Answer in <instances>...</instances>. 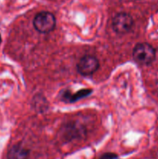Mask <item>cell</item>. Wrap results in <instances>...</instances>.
Wrapping results in <instances>:
<instances>
[{
  "mask_svg": "<svg viewBox=\"0 0 158 159\" xmlns=\"http://www.w3.org/2000/svg\"><path fill=\"white\" fill-rule=\"evenodd\" d=\"M133 57L139 65H149L155 60L156 51L150 43H139L133 48Z\"/></svg>",
  "mask_w": 158,
  "mask_h": 159,
  "instance_id": "cell-1",
  "label": "cell"
},
{
  "mask_svg": "<svg viewBox=\"0 0 158 159\" xmlns=\"http://www.w3.org/2000/svg\"><path fill=\"white\" fill-rule=\"evenodd\" d=\"M33 26L40 34H48L56 26V18L50 12H40L36 15L33 20Z\"/></svg>",
  "mask_w": 158,
  "mask_h": 159,
  "instance_id": "cell-2",
  "label": "cell"
},
{
  "mask_svg": "<svg viewBox=\"0 0 158 159\" xmlns=\"http://www.w3.org/2000/svg\"><path fill=\"white\" fill-rule=\"evenodd\" d=\"M133 26V17L126 12L118 13L112 21V29L116 34H125L130 31Z\"/></svg>",
  "mask_w": 158,
  "mask_h": 159,
  "instance_id": "cell-3",
  "label": "cell"
},
{
  "mask_svg": "<svg viewBox=\"0 0 158 159\" xmlns=\"http://www.w3.org/2000/svg\"><path fill=\"white\" fill-rule=\"evenodd\" d=\"M99 68V61L94 56L85 55L79 60L77 65V71L83 76H90Z\"/></svg>",
  "mask_w": 158,
  "mask_h": 159,
  "instance_id": "cell-4",
  "label": "cell"
},
{
  "mask_svg": "<svg viewBox=\"0 0 158 159\" xmlns=\"http://www.w3.org/2000/svg\"><path fill=\"white\" fill-rule=\"evenodd\" d=\"M29 151L21 145H15L11 148L8 153V159H28Z\"/></svg>",
  "mask_w": 158,
  "mask_h": 159,
  "instance_id": "cell-5",
  "label": "cell"
},
{
  "mask_svg": "<svg viewBox=\"0 0 158 159\" xmlns=\"http://www.w3.org/2000/svg\"><path fill=\"white\" fill-rule=\"evenodd\" d=\"M91 93V90L84 89V90H81V91H79L78 93H77L76 94L71 95V96H66V97H67V99H69L70 102H75V101L77 100V99H81V98H84L85 97V96H88Z\"/></svg>",
  "mask_w": 158,
  "mask_h": 159,
  "instance_id": "cell-6",
  "label": "cell"
},
{
  "mask_svg": "<svg viewBox=\"0 0 158 159\" xmlns=\"http://www.w3.org/2000/svg\"><path fill=\"white\" fill-rule=\"evenodd\" d=\"M117 158V155H114V154H112V153H108V154H105V155H102V158L100 159H116Z\"/></svg>",
  "mask_w": 158,
  "mask_h": 159,
  "instance_id": "cell-7",
  "label": "cell"
},
{
  "mask_svg": "<svg viewBox=\"0 0 158 159\" xmlns=\"http://www.w3.org/2000/svg\"><path fill=\"white\" fill-rule=\"evenodd\" d=\"M2 42V37H1V35H0V43H1Z\"/></svg>",
  "mask_w": 158,
  "mask_h": 159,
  "instance_id": "cell-8",
  "label": "cell"
}]
</instances>
